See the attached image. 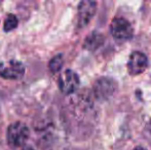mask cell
<instances>
[{"mask_svg": "<svg viewBox=\"0 0 151 150\" xmlns=\"http://www.w3.org/2000/svg\"><path fill=\"white\" fill-rule=\"evenodd\" d=\"M25 75V66L17 60H8L0 63V77L6 80H20Z\"/></svg>", "mask_w": 151, "mask_h": 150, "instance_id": "7a4b0ae2", "label": "cell"}, {"mask_svg": "<svg viewBox=\"0 0 151 150\" xmlns=\"http://www.w3.org/2000/svg\"><path fill=\"white\" fill-rule=\"evenodd\" d=\"M110 32L116 40H129L133 37L134 29L131 23L124 18L116 17L112 20L110 25Z\"/></svg>", "mask_w": 151, "mask_h": 150, "instance_id": "3957f363", "label": "cell"}, {"mask_svg": "<svg viewBox=\"0 0 151 150\" xmlns=\"http://www.w3.org/2000/svg\"><path fill=\"white\" fill-rule=\"evenodd\" d=\"M21 150H34L32 147H29V146H27V147H24V148H22Z\"/></svg>", "mask_w": 151, "mask_h": 150, "instance_id": "4fadbf2b", "label": "cell"}, {"mask_svg": "<svg viewBox=\"0 0 151 150\" xmlns=\"http://www.w3.org/2000/svg\"><path fill=\"white\" fill-rule=\"evenodd\" d=\"M97 11V2L91 0H83L79 2L77 8V26L83 28L93 18Z\"/></svg>", "mask_w": 151, "mask_h": 150, "instance_id": "5b68a950", "label": "cell"}, {"mask_svg": "<svg viewBox=\"0 0 151 150\" xmlns=\"http://www.w3.org/2000/svg\"><path fill=\"white\" fill-rule=\"evenodd\" d=\"M63 65H64V56L62 54H58L50 59V61L48 62V68H50V72L58 73L63 68Z\"/></svg>", "mask_w": 151, "mask_h": 150, "instance_id": "9c48e42d", "label": "cell"}, {"mask_svg": "<svg viewBox=\"0 0 151 150\" xmlns=\"http://www.w3.org/2000/svg\"><path fill=\"white\" fill-rule=\"evenodd\" d=\"M147 67L148 59L145 54L136 50L129 55V61H127V71L129 75L136 76L142 74L147 69Z\"/></svg>", "mask_w": 151, "mask_h": 150, "instance_id": "8992f818", "label": "cell"}, {"mask_svg": "<svg viewBox=\"0 0 151 150\" xmlns=\"http://www.w3.org/2000/svg\"><path fill=\"white\" fill-rule=\"evenodd\" d=\"M104 43V36L99 32H91L88 37L86 38L83 43V48L90 52L97 50L102 44Z\"/></svg>", "mask_w": 151, "mask_h": 150, "instance_id": "ba28073f", "label": "cell"}, {"mask_svg": "<svg viewBox=\"0 0 151 150\" xmlns=\"http://www.w3.org/2000/svg\"><path fill=\"white\" fill-rule=\"evenodd\" d=\"M116 84L114 80L108 77H101L93 85V94L99 100H107L114 94Z\"/></svg>", "mask_w": 151, "mask_h": 150, "instance_id": "52a82bcc", "label": "cell"}, {"mask_svg": "<svg viewBox=\"0 0 151 150\" xmlns=\"http://www.w3.org/2000/svg\"><path fill=\"white\" fill-rule=\"evenodd\" d=\"M134 150H147V149L144 148V147H142V146H138V147H136V148H134Z\"/></svg>", "mask_w": 151, "mask_h": 150, "instance_id": "7c38bea8", "label": "cell"}, {"mask_svg": "<svg viewBox=\"0 0 151 150\" xmlns=\"http://www.w3.org/2000/svg\"><path fill=\"white\" fill-rule=\"evenodd\" d=\"M146 128H147V131L151 134V119L149 120V121H148V123L146 124Z\"/></svg>", "mask_w": 151, "mask_h": 150, "instance_id": "8fae6325", "label": "cell"}, {"mask_svg": "<svg viewBox=\"0 0 151 150\" xmlns=\"http://www.w3.org/2000/svg\"><path fill=\"white\" fill-rule=\"evenodd\" d=\"M80 84V79L77 73L71 69H67L60 75L58 85L61 93L64 95H71L77 90Z\"/></svg>", "mask_w": 151, "mask_h": 150, "instance_id": "277c9868", "label": "cell"}, {"mask_svg": "<svg viewBox=\"0 0 151 150\" xmlns=\"http://www.w3.org/2000/svg\"><path fill=\"white\" fill-rule=\"evenodd\" d=\"M30 137V130L25 123L21 121L12 122L8 126L6 132L7 143L12 147H23Z\"/></svg>", "mask_w": 151, "mask_h": 150, "instance_id": "6da1fadb", "label": "cell"}, {"mask_svg": "<svg viewBox=\"0 0 151 150\" xmlns=\"http://www.w3.org/2000/svg\"><path fill=\"white\" fill-rule=\"evenodd\" d=\"M19 24V20L14 14H9L6 17L5 21H4V25H3V30L4 32L8 33L10 31H12L14 29H16L18 27Z\"/></svg>", "mask_w": 151, "mask_h": 150, "instance_id": "30bf717a", "label": "cell"}]
</instances>
